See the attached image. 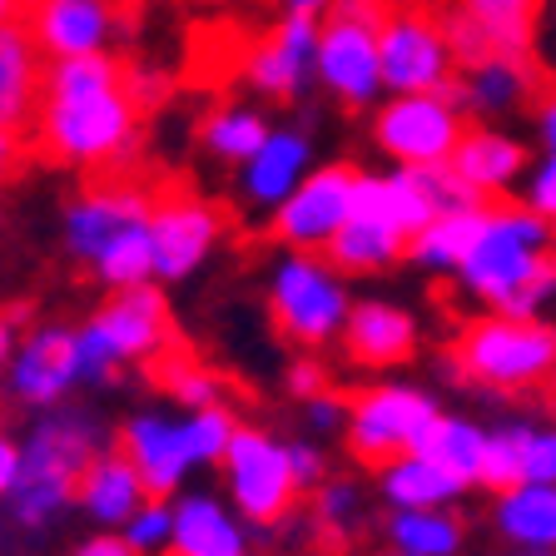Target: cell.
I'll list each match as a JSON object with an SVG mask.
<instances>
[{"label": "cell", "mask_w": 556, "mask_h": 556, "mask_svg": "<svg viewBox=\"0 0 556 556\" xmlns=\"http://www.w3.org/2000/svg\"><path fill=\"white\" fill-rule=\"evenodd\" d=\"M457 289L482 313L542 318L556 299V224L527 204H492L472 258L457 268Z\"/></svg>", "instance_id": "cell-1"}, {"label": "cell", "mask_w": 556, "mask_h": 556, "mask_svg": "<svg viewBox=\"0 0 556 556\" xmlns=\"http://www.w3.org/2000/svg\"><path fill=\"white\" fill-rule=\"evenodd\" d=\"M104 422L90 407H55V413H35V428L25 432V472L15 492L5 497L11 527L25 536L50 532L65 511H75V492L90 463L104 452Z\"/></svg>", "instance_id": "cell-2"}, {"label": "cell", "mask_w": 556, "mask_h": 556, "mask_svg": "<svg viewBox=\"0 0 556 556\" xmlns=\"http://www.w3.org/2000/svg\"><path fill=\"white\" fill-rule=\"evenodd\" d=\"M452 378L497 397H521L556 382V324L552 318H517V313H482L467 318L447 353Z\"/></svg>", "instance_id": "cell-3"}, {"label": "cell", "mask_w": 556, "mask_h": 556, "mask_svg": "<svg viewBox=\"0 0 556 556\" xmlns=\"http://www.w3.org/2000/svg\"><path fill=\"white\" fill-rule=\"evenodd\" d=\"M139 115L144 110L125 90V80L100 85V90H80V94H46L40 119H35V144L55 164H70V169L119 164L135 150Z\"/></svg>", "instance_id": "cell-4"}, {"label": "cell", "mask_w": 556, "mask_h": 556, "mask_svg": "<svg viewBox=\"0 0 556 556\" xmlns=\"http://www.w3.org/2000/svg\"><path fill=\"white\" fill-rule=\"evenodd\" d=\"M353 303L358 299L348 289V278L328 264V254L283 249V254L274 258V274H268V313H274V328L289 338L293 348L318 353V348L338 343Z\"/></svg>", "instance_id": "cell-5"}, {"label": "cell", "mask_w": 556, "mask_h": 556, "mask_svg": "<svg viewBox=\"0 0 556 556\" xmlns=\"http://www.w3.org/2000/svg\"><path fill=\"white\" fill-rule=\"evenodd\" d=\"M438 417H442V403L422 382H403V378L368 382L363 393H353V417H348L343 447L353 452V463L378 472L382 463L422 447V438H428V428Z\"/></svg>", "instance_id": "cell-6"}, {"label": "cell", "mask_w": 556, "mask_h": 556, "mask_svg": "<svg viewBox=\"0 0 556 556\" xmlns=\"http://www.w3.org/2000/svg\"><path fill=\"white\" fill-rule=\"evenodd\" d=\"M467 135V110L457 90L438 94H388L372 110V144L393 169H432L452 164Z\"/></svg>", "instance_id": "cell-7"}, {"label": "cell", "mask_w": 556, "mask_h": 556, "mask_svg": "<svg viewBox=\"0 0 556 556\" xmlns=\"http://www.w3.org/2000/svg\"><path fill=\"white\" fill-rule=\"evenodd\" d=\"M219 472H224V497L239 507V517L249 527H278L303 497L299 482H293L289 442H278L268 428L239 422Z\"/></svg>", "instance_id": "cell-8"}, {"label": "cell", "mask_w": 556, "mask_h": 556, "mask_svg": "<svg viewBox=\"0 0 556 556\" xmlns=\"http://www.w3.org/2000/svg\"><path fill=\"white\" fill-rule=\"evenodd\" d=\"M382 85L388 94H438L457 85V55L447 46L442 15L428 5H393L378 25Z\"/></svg>", "instance_id": "cell-9"}, {"label": "cell", "mask_w": 556, "mask_h": 556, "mask_svg": "<svg viewBox=\"0 0 556 556\" xmlns=\"http://www.w3.org/2000/svg\"><path fill=\"white\" fill-rule=\"evenodd\" d=\"M150 243H154V283H185L214 258L224 243V214L204 194H164L150 208Z\"/></svg>", "instance_id": "cell-10"}, {"label": "cell", "mask_w": 556, "mask_h": 556, "mask_svg": "<svg viewBox=\"0 0 556 556\" xmlns=\"http://www.w3.org/2000/svg\"><path fill=\"white\" fill-rule=\"evenodd\" d=\"M353 189H358V169L353 164H318V169L293 189V199H283L268 229L283 249L299 254H324L328 243L343 233V224L353 219Z\"/></svg>", "instance_id": "cell-11"}, {"label": "cell", "mask_w": 556, "mask_h": 556, "mask_svg": "<svg viewBox=\"0 0 556 556\" xmlns=\"http://www.w3.org/2000/svg\"><path fill=\"white\" fill-rule=\"evenodd\" d=\"M318 35L324 21L308 15H278L274 30H264L254 40V50L243 55V80L249 90L264 100H303L318 90Z\"/></svg>", "instance_id": "cell-12"}, {"label": "cell", "mask_w": 556, "mask_h": 556, "mask_svg": "<svg viewBox=\"0 0 556 556\" xmlns=\"http://www.w3.org/2000/svg\"><path fill=\"white\" fill-rule=\"evenodd\" d=\"M318 90L333 104H343V110H378L388 100L378 25L328 15L324 35H318Z\"/></svg>", "instance_id": "cell-13"}, {"label": "cell", "mask_w": 556, "mask_h": 556, "mask_svg": "<svg viewBox=\"0 0 556 556\" xmlns=\"http://www.w3.org/2000/svg\"><path fill=\"white\" fill-rule=\"evenodd\" d=\"M85 388L80 358H75V328L65 324H40L21 338L11 368H5V393L11 403L30 407V413H55L70 403V393Z\"/></svg>", "instance_id": "cell-14"}, {"label": "cell", "mask_w": 556, "mask_h": 556, "mask_svg": "<svg viewBox=\"0 0 556 556\" xmlns=\"http://www.w3.org/2000/svg\"><path fill=\"white\" fill-rule=\"evenodd\" d=\"M115 447L139 467L150 497H179L194 477V452H189L185 413H164V407H139L119 422Z\"/></svg>", "instance_id": "cell-15"}, {"label": "cell", "mask_w": 556, "mask_h": 556, "mask_svg": "<svg viewBox=\"0 0 556 556\" xmlns=\"http://www.w3.org/2000/svg\"><path fill=\"white\" fill-rule=\"evenodd\" d=\"M154 194H144L129 179H110V185L85 189L80 199H70L65 214H60V239H65V254L94 264V258L119 239V233L150 224Z\"/></svg>", "instance_id": "cell-16"}, {"label": "cell", "mask_w": 556, "mask_h": 556, "mask_svg": "<svg viewBox=\"0 0 556 556\" xmlns=\"http://www.w3.org/2000/svg\"><path fill=\"white\" fill-rule=\"evenodd\" d=\"M90 328L119 353V363H154L169 353V299L160 283H139V289H119L90 313Z\"/></svg>", "instance_id": "cell-17"}, {"label": "cell", "mask_w": 556, "mask_h": 556, "mask_svg": "<svg viewBox=\"0 0 556 556\" xmlns=\"http://www.w3.org/2000/svg\"><path fill=\"white\" fill-rule=\"evenodd\" d=\"M457 100H463L467 119L477 125H497L511 119L521 110H532L542 100V80H536V60L532 55H507V50H492L486 60L457 70Z\"/></svg>", "instance_id": "cell-18"}, {"label": "cell", "mask_w": 556, "mask_h": 556, "mask_svg": "<svg viewBox=\"0 0 556 556\" xmlns=\"http://www.w3.org/2000/svg\"><path fill=\"white\" fill-rule=\"evenodd\" d=\"M422 333H417V318L393 299H358L343 324V363L348 368H368V372H393L403 368L417 353Z\"/></svg>", "instance_id": "cell-19"}, {"label": "cell", "mask_w": 556, "mask_h": 556, "mask_svg": "<svg viewBox=\"0 0 556 556\" xmlns=\"http://www.w3.org/2000/svg\"><path fill=\"white\" fill-rule=\"evenodd\" d=\"M174 502V546L169 556H254V527L239 517L224 492L185 486Z\"/></svg>", "instance_id": "cell-20"}, {"label": "cell", "mask_w": 556, "mask_h": 556, "mask_svg": "<svg viewBox=\"0 0 556 556\" xmlns=\"http://www.w3.org/2000/svg\"><path fill=\"white\" fill-rule=\"evenodd\" d=\"M318 169L313 164V135L303 125H274V135L264 139V150L239 169V199L243 208H254L264 219H274L283 199H293V189Z\"/></svg>", "instance_id": "cell-21"}, {"label": "cell", "mask_w": 556, "mask_h": 556, "mask_svg": "<svg viewBox=\"0 0 556 556\" xmlns=\"http://www.w3.org/2000/svg\"><path fill=\"white\" fill-rule=\"evenodd\" d=\"M25 25H30L35 46L46 50V60L104 55L119 35V11L115 0H30Z\"/></svg>", "instance_id": "cell-22"}, {"label": "cell", "mask_w": 556, "mask_h": 556, "mask_svg": "<svg viewBox=\"0 0 556 556\" xmlns=\"http://www.w3.org/2000/svg\"><path fill=\"white\" fill-rule=\"evenodd\" d=\"M452 169L463 174V185L472 194H482L492 204V199L521 189L527 169H532V144L502 125H467L463 144L452 154Z\"/></svg>", "instance_id": "cell-23"}, {"label": "cell", "mask_w": 556, "mask_h": 556, "mask_svg": "<svg viewBox=\"0 0 556 556\" xmlns=\"http://www.w3.org/2000/svg\"><path fill=\"white\" fill-rule=\"evenodd\" d=\"M46 50L25 21H0V125L21 135L46 104Z\"/></svg>", "instance_id": "cell-24"}, {"label": "cell", "mask_w": 556, "mask_h": 556, "mask_svg": "<svg viewBox=\"0 0 556 556\" xmlns=\"http://www.w3.org/2000/svg\"><path fill=\"white\" fill-rule=\"evenodd\" d=\"M144 502H150V486L119 447H104L90 463V472L80 477V492H75V511L94 521L100 532H119Z\"/></svg>", "instance_id": "cell-25"}, {"label": "cell", "mask_w": 556, "mask_h": 556, "mask_svg": "<svg viewBox=\"0 0 556 556\" xmlns=\"http://www.w3.org/2000/svg\"><path fill=\"white\" fill-rule=\"evenodd\" d=\"M492 527L517 552L556 556V482H517L492 492Z\"/></svg>", "instance_id": "cell-26"}, {"label": "cell", "mask_w": 556, "mask_h": 556, "mask_svg": "<svg viewBox=\"0 0 556 556\" xmlns=\"http://www.w3.org/2000/svg\"><path fill=\"white\" fill-rule=\"evenodd\" d=\"M472 486L463 477H452L447 467H438L422 452H407L393 463L378 467V497L388 502V511H432V507H457Z\"/></svg>", "instance_id": "cell-27"}, {"label": "cell", "mask_w": 556, "mask_h": 556, "mask_svg": "<svg viewBox=\"0 0 556 556\" xmlns=\"http://www.w3.org/2000/svg\"><path fill=\"white\" fill-rule=\"evenodd\" d=\"M407 243L413 239L393 219L353 208V219L343 224V233L328 243L324 254L343 278H372V274H388L397 258H407Z\"/></svg>", "instance_id": "cell-28"}, {"label": "cell", "mask_w": 556, "mask_h": 556, "mask_svg": "<svg viewBox=\"0 0 556 556\" xmlns=\"http://www.w3.org/2000/svg\"><path fill=\"white\" fill-rule=\"evenodd\" d=\"M486 208H492V204H472V208L438 214V219H432L422 233H413L407 258H413L422 274H452V278H457V268L472 258L477 239H482V229H486Z\"/></svg>", "instance_id": "cell-29"}, {"label": "cell", "mask_w": 556, "mask_h": 556, "mask_svg": "<svg viewBox=\"0 0 556 556\" xmlns=\"http://www.w3.org/2000/svg\"><path fill=\"white\" fill-rule=\"evenodd\" d=\"M274 135V119L258 110V104H243V100H224L214 104L199 125V144L214 164H229V169H243L264 150V139Z\"/></svg>", "instance_id": "cell-30"}, {"label": "cell", "mask_w": 556, "mask_h": 556, "mask_svg": "<svg viewBox=\"0 0 556 556\" xmlns=\"http://www.w3.org/2000/svg\"><path fill=\"white\" fill-rule=\"evenodd\" d=\"M382 532L397 556H463L467 546V521L457 517V507L393 511Z\"/></svg>", "instance_id": "cell-31"}, {"label": "cell", "mask_w": 556, "mask_h": 556, "mask_svg": "<svg viewBox=\"0 0 556 556\" xmlns=\"http://www.w3.org/2000/svg\"><path fill=\"white\" fill-rule=\"evenodd\" d=\"M422 457L447 467L452 477H463L467 486H482V457H486V428L463 413H442L422 438Z\"/></svg>", "instance_id": "cell-32"}, {"label": "cell", "mask_w": 556, "mask_h": 556, "mask_svg": "<svg viewBox=\"0 0 556 556\" xmlns=\"http://www.w3.org/2000/svg\"><path fill=\"white\" fill-rule=\"evenodd\" d=\"M486 35L492 46L507 55H532L536 50V25H542L546 0H457Z\"/></svg>", "instance_id": "cell-33"}, {"label": "cell", "mask_w": 556, "mask_h": 556, "mask_svg": "<svg viewBox=\"0 0 556 556\" xmlns=\"http://www.w3.org/2000/svg\"><path fill=\"white\" fill-rule=\"evenodd\" d=\"M94 283L104 293H119V289H139V283H154V243H150V224L119 233L110 249L90 264Z\"/></svg>", "instance_id": "cell-34"}, {"label": "cell", "mask_w": 556, "mask_h": 556, "mask_svg": "<svg viewBox=\"0 0 556 556\" xmlns=\"http://www.w3.org/2000/svg\"><path fill=\"white\" fill-rule=\"evenodd\" d=\"M150 378L160 382V393L174 397V403L185 407H214L224 403V382L219 372H208L204 363H194L189 353H160V358L150 363Z\"/></svg>", "instance_id": "cell-35"}, {"label": "cell", "mask_w": 556, "mask_h": 556, "mask_svg": "<svg viewBox=\"0 0 556 556\" xmlns=\"http://www.w3.org/2000/svg\"><path fill=\"white\" fill-rule=\"evenodd\" d=\"M532 417H507L486 428V457H482V486L486 492H507L521 482V452H527Z\"/></svg>", "instance_id": "cell-36"}, {"label": "cell", "mask_w": 556, "mask_h": 556, "mask_svg": "<svg viewBox=\"0 0 556 556\" xmlns=\"http://www.w3.org/2000/svg\"><path fill=\"white\" fill-rule=\"evenodd\" d=\"M313 521L328 542H348L363 521V486L353 477H328L318 492H313Z\"/></svg>", "instance_id": "cell-37"}, {"label": "cell", "mask_w": 556, "mask_h": 556, "mask_svg": "<svg viewBox=\"0 0 556 556\" xmlns=\"http://www.w3.org/2000/svg\"><path fill=\"white\" fill-rule=\"evenodd\" d=\"M185 432H189V452H194V463L199 467H219L224 452H229V442H233V432H239V417H233L224 403L189 407Z\"/></svg>", "instance_id": "cell-38"}, {"label": "cell", "mask_w": 556, "mask_h": 556, "mask_svg": "<svg viewBox=\"0 0 556 556\" xmlns=\"http://www.w3.org/2000/svg\"><path fill=\"white\" fill-rule=\"evenodd\" d=\"M119 532H125V542L135 546V556H169V546H174V502L150 497L125 527H119Z\"/></svg>", "instance_id": "cell-39"}, {"label": "cell", "mask_w": 556, "mask_h": 556, "mask_svg": "<svg viewBox=\"0 0 556 556\" xmlns=\"http://www.w3.org/2000/svg\"><path fill=\"white\" fill-rule=\"evenodd\" d=\"M75 358H80V382L85 388H110V382L125 372V363H119V353L110 343H104L100 333L90 328V318H85L80 328H75Z\"/></svg>", "instance_id": "cell-40"}, {"label": "cell", "mask_w": 556, "mask_h": 556, "mask_svg": "<svg viewBox=\"0 0 556 556\" xmlns=\"http://www.w3.org/2000/svg\"><path fill=\"white\" fill-rule=\"evenodd\" d=\"M442 30H447V46H452V55H457V65H477V60H486L492 55V35L482 30V25L472 21V15L463 11V5H452V11H442Z\"/></svg>", "instance_id": "cell-41"}, {"label": "cell", "mask_w": 556, "mask_h": 556, "mask_svg": "<svg viewBox=\"0 0 556 556\" xmlns=\"http://www.w3.org/2000/svg\"><path fill=\"white\" fill-rule=\"evenodd\" d=\"M348 417H353V397L333 393V388H324L318 397H308V403H303V422H308L313 442H318V438H343Z\"/></svg>", "instance_id": "cell-42"}, {"label": "cell", "mask_w": 556, "mask_h": 556, "mask_svg": "<svg viewBox=\"0 0 556 556\" xmlns=\"http://www.w3.org/2000/svg\"><path fill=\"white\" fill-rule=\"evenodd\" d=\"M521 482H556V417L552 422H532V432H527Z\"/></svg>", "instance_id": "cell-43"}, {"label": "cell", "mask_w": 556, "mask_h": 556, "mask_svg": "<svg viewBox=\"0 0 556 556\" xmlns=\"http://www.w3.org/2000/svg\"><path fill=\"white\" fill-rule=\"evenodd\" d=\"M517 204H527L532 214H542L546 224H556V154L532 160L527 179H521V199H517Z\"/></svg>", "instance_id": "cell-44"}, {"label": "cell", "mask_w": 556, "mask_h": 556, "mask_svg": "<svg viewBox=\"0 0 556 556\" xmlns=\"http://www.w3.org/2000/svg\"><path fill=\"white\" fill-rule=\"evenodd\" d=\"M289 463H293V482H299L303 497L328 482V457L318 442H289Z\"/></svg>", "instance_id": "cell-45"}, {"label": "cell", "mask_w": 556, "mask_h": 556, "mask_svg": "<svg viewBox=\"0 0 556 556\" xmlns=\"http://www.w3.org/2000/svg\"><path fill=\"white\" fill-rule=\"evenodd\" d=\"M283 388H289V397H299V403H308V397H318L328 388V372L318 358H293L289 372H283Z\"/></svg>", "instance_id": "cell-46"}, {"label": "cell", "mask_w": 556, "mask_h": 556, "mask_svg": "<svg viewBox=\"0 0 556 556\" xmlns=\"http://www.w3.org/2000/svg\"><path fill=\"white\" fill-rule=\"evenodd\" d=\"M21 472H25V438H11V432L0 428V502L15 492Z\"/></svg>", "instance_id": "cell-47"}, {"label": "cell", "mask_w": 556, "mask_h": 556, "mask_svg": "<svg viewBox=\"0 0 556 556\" xmlns=\"http://www.w3.org/2000/svg\"><path fill=\"white\" fill-rule=\"evenodd\" d=\"M125 90L135 94L139 110H150V104L164 100V75L160 70H150V65H135V70H125Z\"/></svg>", "instance_id": "cell-48"}, {"label": "cell", "mask_w": 556, "mask_h": 556, "mask_svg": "<svg viewBox=\"0 0 556 556\" xmlns=\"http://www.w3.org/2000/svg\"><path fill=\"white\" fill-rule=\"evenodd\" d=\"M532 135L542 154H556V90H542V100L532 104Z\"/></svg>", "instance_id": "cell-49"}, {"label": "cell", "mask_w": 556, "mask_h": 556, "mask_svg": "<svg viewBox=\"0 0 556 556\" xmlns=\"http://www.w3.org/2000/svg\"><path fill=\"white\" fill-rule=\"evenodd\" d=\"M70 556H135V546L125 542V532H100V527H94L85 542L70 546Z\"/></svg>", "instance_id": "cell-50"}, {"label": "cell", "mask_w": 556, "mask_h": 556, "mask_svg": "<svg viewBox=\"0 0 556 556\" xmlns=\"http://www.w3.org/2000/svg\"><path fill=\"white\" fill-rule=\"evenodd\" d=\"M393 11V0H333L338 21H358V25H382Z\"/></svg>", "instance_id": "cell-51"}, {"label": "cell", "mask_w": 556, "mask_h": 556, "mask_svg": "<svg viewBox=\"0 0 556 556\" xmlns=\"http://www.w3.org/2000/svg\"><path fill=\"white\" fill-rule=\"evenodd\" d=\"M15 348H21V333H15V318H11V313H0V378H5V368H11Z\"/></svg>", "instance_id": "cell-52"}, {"label": "cell", "mask_w": 556, "mask_h": 556, "mask_svg": "<svg viewBox=\"0 0 556 556\" xmlns=\"http://www.w3.org/2000/svg\"><path fill=\"white\" fill-rule=\"evenodd\" d=\"M283 15H308V21H328L333 15V0H278Z\"/></svg>", "instance_id": "cell-53"}, {"label": "cell", "mask_w": 556, "mask_h": 556, "mask_svg": "<svg viewBox=\"0 0 556 556\" xmlns=\"http://www.w3.org/2000/svg\"><path fill=\"white\" fill-rule=\"evenodd\" d=\"M15 160H21V135L0 125V179H5V174L15 169Z\"/></svg>", "instance_id": "cell-54"}, {"label": "cell", "mask_w": 556, "mask_h": 556, "mask_svg": "<svg viewBox=\"0 0 556 556\" xmlns=\"http://www.w3.org/2000/svg\"><path fill=\"white\" fill-rule=\"evenodd\" d=\"M21 11H30L25 0H0V21H25Z\"/></svg>", "instance_id": "cell-55"}, {"label": "cell", "mask_w": 556, "mask_h": 556, "mask_svg": "<svg viewBox=\"0 0 556 556\" xmlns=\"http://www.w3.org/2000/svg\"><path fill=\"white\" fill-rule=\"evenodd\" d=\"M502 556H542V552H517V546H507V552H502Z\"/></svg>", "instance_id": "cell-56"}, {"label": "cell", "mask_w": 556, "mask_h": 556, "mask_svg": "<svg viewBox=\"0 0 556 556\" xmlns=\"http://www.w3.org/2000/svg\"><path fill=\"white\" fill-rule=\"evenodd\" d=\"M552 413H556V382H552Z\"/></svg>", "instance_id": "cell-57"}, {"label": "cell", "mask_w": 556, "mask_h": 556, "mask_svg": "<svg viewBox=\"0 0 556 556\" xmlns=\"http://www.w3.org/2000/svg\"><path fill=\"white\" fill-rule=\"evenodd\" d=\"M204 5H224V0H204Z\"/></svg>", "instance_id": "cell-58"}, {"label": "cell", "mask_w": 556, "mask_h": 556, "mask_svg": "<svg viewBox=\"0 0 556 556\" xmlns=\"http://www.w3.org/2000/svg\"><path fill=\"white\" fill-rule=\"evenodd\" d=\"M546 5H552V15H556V0H546Z\"/></svg>", "instance_id": "cell-59"}, {"label": "cell", "mask_w": 556, "mask_h": 556, "mask_svg": "<svg viewBox=\"0 0 556 556\" xmlns=\"http://www.w3.org/2000/svg\"><path fill=\"white\" fill-rule=\"evenodd\" d=\"M388 556H397V552H388Z\"/></svg>", "instance_id": "cell-60"}]
</instances>
